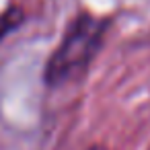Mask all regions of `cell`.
I'll list each match as a JSON object with an SVG mask.
<instances>
[{
	"label": "cell",
	"instance_id": "1",
	"mask_svg": "<svg viewBox=\"0 0 150 150\" xmlns=\"http://www.w3.org/2000/svg\"><path fill=\"white\" fill-rule=\"evenodd\" d=\"M111 27V19L95 17L91 13H78L66 27L62 41L50 56L43 80L50 88H60L86 74L93 60L103 47L105 35Z\"/></svg>",
	"mask_w": 150,
	"mask_h": 150
},
{
	"label": "cell",
	"instance_id": "2",
	"mask_svg": "<svg viewBox=\"0 0 150 150\" xmlns=\"http://www.w3.org/2000/svg\"><path fill=\"white\" fill-rule=\"evenodd\" d=\"M23 21H25V13L19 6H8L6 11L0 13V43H2L4 37H8L15 29H19Z\"/></svg>",
	"mask_w": 150,
	"mask_h": 150
},
{
	"label": "cell",
	"instance_id": "3",
	"mask_svg": "<svg viewBox=\"0 0 150 150\" xmlns=\"http://www.w3.org/2000/svg\"><path fill=\"white\" fill-rule=\"evenodd\" d=\"M91 150H105V148H101V146H95V148H91Z\"/></svg>",
	"mask_w": 150,
	"mask_h": 150
}]
</instances>
